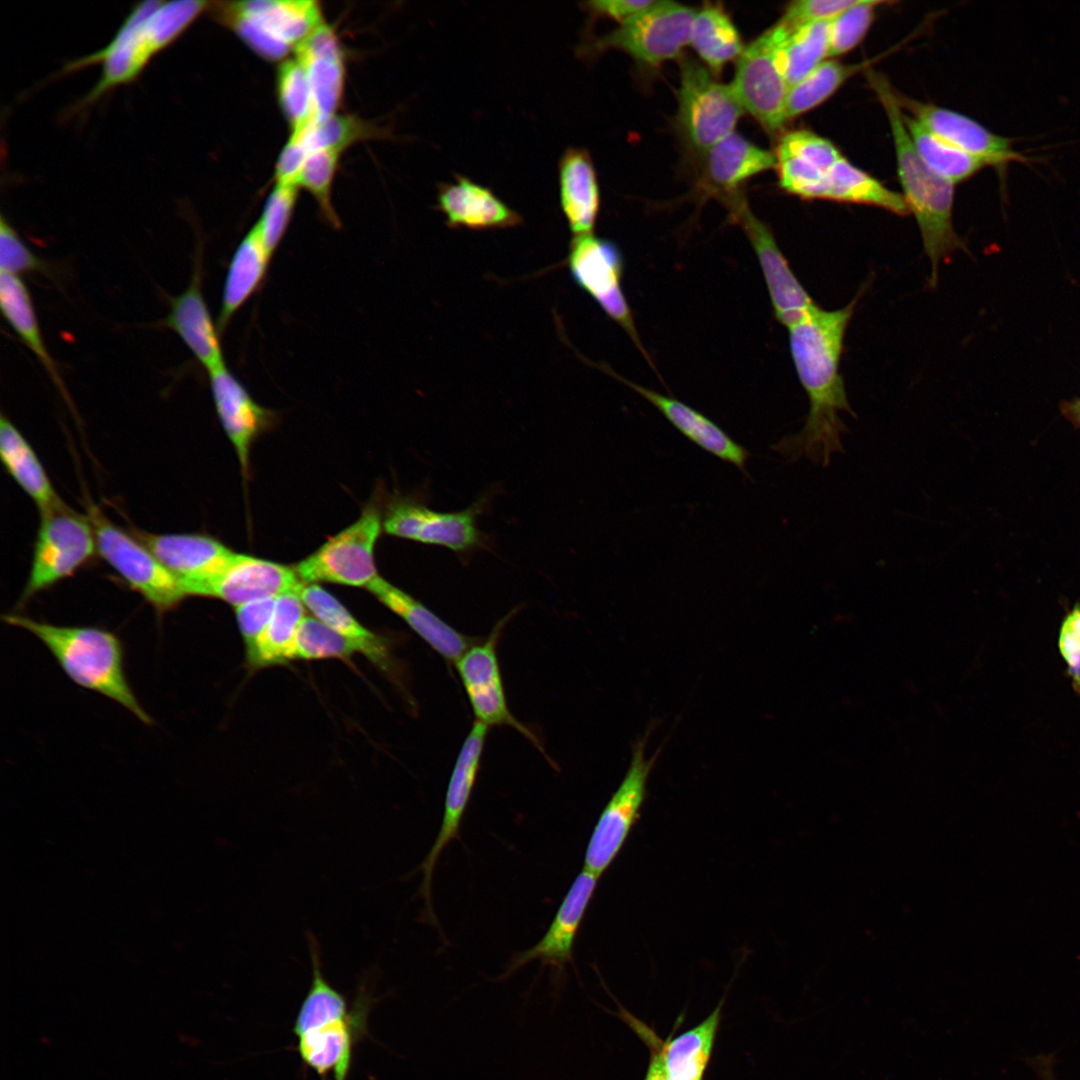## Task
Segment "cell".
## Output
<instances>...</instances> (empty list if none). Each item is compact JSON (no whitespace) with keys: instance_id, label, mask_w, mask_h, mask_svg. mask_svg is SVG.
<instances>
[{"instance_id":"8992f818","label":"cell","mask_w":1080,"mask_h":1080,"mask_svg":"<svg viewBox=\"0 0 1080 1080\" xmlns=\"http://www.w3.org/2000/svg\"><path fill=\"white\" fill-rule=\"evenodd\" d=\"M86 516L97 552L158 613L175 608L186 597L181 582L136 537L112 523L95 505L88 506Z\"/></svg>"},{"instance_id":"e0dca14e","label":"cell","mask_w":1080,"mask_h":1080,"mask_svg":"<svg viewBox=\"0 0 1080 1080\" xmlns=\"http://www.w3.org/2000/svg\"><path fill=\"white\" fill-rule=\"evenodd\" d=\"M296 570L273 561L233 554L193 596L212 597L235 608L243 604L287 593H297L303 586Z\"/></svg>"},{"instance_id":"4dcf8cb0","label":"cell","mask_w":1080,"mask_h":1080,"mask_svg":"<svg viewBox=\"0 0 1080 1080\" xmlns=\"http://www.w3.org/2000/svg\"><path fill=\"white\" fill-rule=\"evenodd\" d=\"M271 258L255 224L239 243L229 264L217 321L220 335L262 283Z\"/></svg>"},{"instance_id":"d590c367","label":"cell","mask_w":1080,"mask_h":1080,"mask_svg":"<svg viewBox=\"0 0 1080 1080\" xmlns=\"http://www.w3.org/2000/svg\"><path fill=\"white\" fill-rule=\"evenodd\" d=\"M690 44L709 70L719 73L723 66L742 54L740 35L723 8L706 5L695 11Z\"/></svg>"},{"instance_id":"cb8c5ba5","label":"cell","mask_w":1080,"mask_h":1080,"mask_svg":"<svg viewBox=\"0 0 1080 1080\" xmlns=\"http://www.w3.org/2000/svg\"><path fill=\"white\" fill-rule=\"evenodd\" d=\"M163 323L180 337L208 373L226 366L220 334L202 294L199 268L194 270L187 288L171 298Z\"/></svg>"},{"instance_id":"8fae6325","label":"cell","mask_w":1080,"mask_h":1080,"mask_svg":"<svg viewBox=\"0 0 1080 1080\" xmlns=\"http://www.w3.org/2000/svg\"><path fill=\"white\" fill-rule=\"evenodd\" d=\"M381 526L379 512L367 507L353 524L297 564L298 577L305 584L367 587L378 576L374 549Z\"/></svg>"},{"instance_id":"e575fe53","label":"cell","mask_w":1080,"mask_h":1080,"mask_svg":"<svg viewBox=\"0 0 1080 1080\" xmlns=\"http://www.w3.org/2000/svg\"><path fill=\"white\" fill-rule=\"evenodd\" d=\"M305 608L297 593L277 597L269 624L255 644L246 651L250 668L259 669L293 660L296 635L306 617Z\"/></svg>"},{"instance_id":"680465c9","label":"cell","mask_w":1080,"mask_h":1080,"mask_svg":"<svg viewBox=\"0 0 1080 1080\" xmlns=\"http://www.w3.org/2000/svg\"><path fill=\"white\" fill-rule=\"evenodd\" d=\"M1064 414L1074 423L1080 425V399L1066 402L1063 407Z\"/></svg>"},{"instance_id":"c3c4849f","label":"cell","mask_w":1080,"mask_h":1080,"mask_svg":"<svg viewBox=\"0 0 1080 1080\" xmlns=\"http://www.w3.org/2000/svg\"><path fill=\"white\" fill-rule=\"evenodd\" d=\"M775 154L796 157L824 172H828L843 157L830 140L806 129L785 133L779 140Z\"/></svg>"},{"instance_id":"ab89813d","label":"cell","mask_w":1080,"mask_h":1080,"mask_svg":"<svg viewBox=\"0 0 1080 1080\" xmlns=\"http://www.w3.org/2000/svg\"><path fill=\"white\" fill-rule=\"evenodd\" d=\"M830 21L802 26L777 47L776 65L789 88L807 77L828 57Z\"/></svg>"},{"instance_id":"681fc988","label":"cell","mask_w":1080,"mask_h":1080,"mask_svg":"<svg viewBox=\"0 0 1080 1080\" xmlns=\"http://www.w3.org/2000/svg\"><path fill=\"white\" fill-rule=\"evenodd\" d=\"M297 186L276 184L268 197L263 213L256 223L263 242L271 255L281 242L297 199Z\"/></svg>"},{"instance_id":"4316f807","label":"cell","mask_w":1080,"mask_h":1080,"mask_svg":"<svg viewBox=\"0 0 1080 1080\" xmlns=\"http://www.w3.org/2000/svg\"><path fill=\"white\" fill-rule=\"evenodd\" d=\"M562 212L573 237L593 234L600 208L597 174L589 153L569 147L558 168Z\"/></svg>"},{"instance_id":"7c38bea8","label":"cell","mask_w":1080,"mask_h":1080,"mask_svg":"<svg viewBox=\"0 0 1080 1080\" xmlns=\"http://www.w3.org/2000/svg\"><path fill=\"white\" fill-rule=\"evenodd\" d=\"M648 736L649 731L634 742L629 768L601 812L588 842L584 869L598 877L617 857L640 817L648 778L658 758V752L649 759L645 756Z\"/></svg>"},{"instance_id":"f5cc1de1","label":"cell","mask_w":1080,"mask_h":1080,"mask_svg":"<svg viewBox=\"0 0 1080 1080\" xmlns=\"http://www.w3.org/2000/svg\"><path fill=\"white\" fill-rule=\"evenodd\" d=\"M1057 645L1072 688L1080 696V603L1065 614L1059 627Z\"/></svg>"},{"instance_id":"ba28073f","label":"cell","mask_w":1080,"mask_h":1080,"mask_svg":"<svg viewBox=\"0 0 1080 1080\" xmlns=\"http://www.w3.org/2000/svg\"><path fill=\"white\" fill-rule=\"evenodd\" d=\"M95 552V534L87 516L67 506L41 513L31 569L19 604L72 576Z\"/></svg>"},{"instance_id":"f546056e","label":"cell","mask_w":1080,"mask_h":1080,"mask_svg":"<svg viewBox=\"0 0 1080 1080\" xmlns=\"http://www.w3.org/2000/svg\"><path fill=\"white\" fill-rule=\"evenodd\" d=\"M0 455L10 476L41 513L66 506L55 491L32 446L5 415L0 417Z\"/></svg>"},{"instance_id":"9c48e42d","label":"cell","mask_w":1080,"mask_h":1080,"mask_svg":"<svg viewBox=\"0 0 1080 1080\" xmlns=\"http://www.w3.org/2000/svg\"><path fill=\"white\" fill-rule=\"evenodd\" d=\"M680 67L679 122L690 144L707 152L734 132L744 109L731 84L716 81L694 59L683 58Z\"/></svg>"},{"instance_id":"603a6c76","label":"cell","mask_w":1080,"mask_h":1080,"mask_svg":"<svg viewBox=\"0 0 1080 1080\" xmlns=\"http://www.w3.org/2000/svg\"><path fill=\"white\" fill-rule=\"evenodd\" d=\"M436 202L435 208L453 229H507L523 222L522 216L490 188L459 174L453 182L438 184Z\"/></svg>"},{"instance_id":"11a10c76","label":"cell","mask_w":1080,"mask_h":1080,"mask_svg":"<svg viewBox=\"0 0 1080 1080\" xmlns=\"http://www.w3.org/2000/svg\"><path fill=\"white\" fill-rule=\"evenodd\" d=\"M618 1014L646 1043L650 1051V1061L644 1080H666L662 1045L663 1040L659 1038L652 1029L647 1027L645 1023L639 1021L627 1011L620 1009Z\"/></svg>"},{"instance_id":"74e56055","label":"cell","mask_w":1080,"mask_h":1080,"mask_svg":"<svg viewBox=\"0 0 1080 1080\" xmlns=\"http://www.w3.org/2000/svg\"><path fill=\"white\" fill-rule=\"evenodd\" d=\"M903 121L923 162L948 182L954 185L963 182L990 166L985 160L937 137L911 116L903 113Z\"/></svg>"},{"instance_id":"ffe728a7","label":"cell","mask_w":1080,"mask_h":1080,"mask_svg":"<svg viewBox=\"0 0 1080 1080\" xmlns=\"http://www.w3.org/2000/svg\"><path fill=\"white\" fill-rule=\"evenodd\" d=\"M135 537L181 582L186 596L233 554L217 539L188 533L134 532Z\"/></svg>"},{"instance_id":"d6a6232c","label":"cell","mask_w":1080,"mask_h":1080,"mask_svg":"<svg viewBox=\"0 0 1080 1080\" xmlns=\"http://www.w3.org/2000/svg\"><path fill=\"white\" fill-rule=\"evenodd\" d=\"M723 1001L698 1025L663 1041L666 1080H704L721 1020Z\"/></svg>"},{"instance_id":"f6af8a7d","label":"cell","mask_w":1080,"mask_h":1080,"mask_svg":"<svg viewBox=\"0 0 1080 1080\" xmlns=\"http://www.w3.org/2000/svg\"><path fill=\"white\" fill-rule=\"evenodd\" d=\"M340 152L329 149L308 153L297 178V187H303L317 201L322 215L338 227L340 222L331 204V188L336 174Z\"/></svg>"},{"instance_id":"ee69618b","label":"cell","mask_w":1080,"mask_h":1080,"mask_svg":"<svg viewBox=\"0 0 1080 1080\" xmlns=\"http://www.w3.org/2000/svg\"><path fill=\"white\" fill-rule=\"evenodd\" d=\"M355 647L315 617H305L296 635L293 660L340 659L349 661Z\"/></svg>"},{"instance_id":"8d00e7d4","label":"cell","mask_w":1080,"mask_h":1080,"mask_svg":"<svg viewBox=\"0 0 1080 1080\" xmlns=\"http://www.w3.org/2000/svg\"><path fill=\"white\" fill-rule=\"evenodd\" d=\"M829 201L875 206L906 216L908 206L897 193L842 157L829 171Z\"/></svg>"},{"instance_id":"1f68e13d","label":"cell","mask_w":1080,"mask_h":1080,"mask_svg":"<svg viewBox=\"0 0 1080 1080\" xmlns=\"http://www.w3.org/2000/svg\"><path fill=\"white\" fill-rule=\"evenodd\" d=\"M706 175L710 183L724 192L733 191L750 177L776 167L774 153L762 149L732 132L707 152Z\"/></svg>"},{"instance_id":"30bf717a","label":"cell","mask_w":1080,"mask_h":1080,"mask_svg":"<svg viewBox=\"0 0 1080 1080\" xmlns=\"http://www.w3.org/2000/svg\"><path fill=\"white\" fill-rule=\"evenodd\" d=\"M791 32L779 21L744 48L731 86L744 110L775 135L787 122L788 85L776 65V50Z\"/></svg>"},{"instance_id":"ac0fdd59","label":"cell","mask_w":1080,"mask_h":1080,"mask_svg":"<svg viewBox=\"0 0 1080 1080\" xmlns=\"http://www.w3.org/2000/svg\"><path fill=\"white\" fill-rule=\"evenodd\" d=\"M479 504L458 512H440L422 504L399 501L393 504L383 521L386 533L438 545L453 551H468L481 544L476 525Z\"/></svg>"},{"instance_id":"f35d334b","label":"cell","mask_w":1080,"mask_h":1080,"mask_svg":"<svg viewBox=\"0 0 1080 1080\" xmlns=\"http://www.w3.org/2000/svg\"><path fill=\"white\" fill-rule=\"evenodd\" d=\"M302 1060L319 1075L333 1070L335 1080H345L352 1055V1029L346 1019L312 1029L298 1037Z\"/></svg>"},{"instance_id":"816d5d0a","label":"cell","mask_w":1080,"mask_h":1080,"mask_svg":"<svg viewBox=\"0 0 1080 1080\" xmlns=\"http://www.w3.org/2000/svg\"><path fill=\"white\" fill-rule=\"evenodd\" d=\"M858 0H798L791 2L779 20L791 33L796 29L833 19Z\"/></svg>"},{"instance_id":"2e32d148","label":"cell","mask_w":1080,"mask_h":1080,"mask_svg":"<svg viewBox=\"0 0 1080 1080\" xmlns=\"http://www.w3.org/2000/svg\"><path fill=\"white\" fill-rule=\"evenodd\" d=\"M501 624L490 636L472 644L455 662L476 721L484 725L510 726L542 750L537 737L511 713L504 691L496 644Z\"/></svg>"},{"instance_id":"484cf974","label":"cell","mask_w":1080,"mask_h":1080,"mask_svg":"<svg viewBox=\"0 0 1080 1080\" xmlns=\"http://www.w3.org/2000/svg\"><path fill=\"white\" fill-rule=\"evenodd\" d=\"M295 54L308 75L315 119L336 114L344 91L345 68L335 32L323 22L296 48Z\"/></svg>"},{"instance_id":"db71d44e","label":"cell","mask_w":1080,"mask_h":1080,"mask_svg":"<svg viewBox=\"0 0 1080 1080\" xmlns=\"http://www.w3.org/2000/svg\"><path fill=\"white\" fill-rule=\"evenodd\" d=\"M276 599L277 597L263 598L235 608L246 651L255 644L269 624L275 610Z\"/></svg>"},{"instance_id":"f1b7e54d","label":"cell","mask_w":1080,"mask_h":1080,"mask_svg":"<svg viewBox=\"0 0 1080 1080\" xmlns=\"http://www.w3.org/2000/svg\"><path fill=\"white\" fill-rule=\"evenodd\" d=\"M298 595L315 618L348 640L357 653L392 677L396 675V664L387 641L362 626L334 596L317 584L305 583Z\"/></svg>"},{"instance_id":"d6986e66","label":"cell","mask_w":1080,"mask_h":1080,"mask_svg":"<svg viewBox=\"0 0 1080 1080\" xmlns=\"http://www.w3.org/2000/svg\"><path fill=\"white\" fill-rule=\"evenodd\" d=\"M902 109L931 133L949 144L985 160L990 166L1026 161L1012 148V139L997 135L976 120L944 107L908 98L896 92Z\"/></svg>"},{"instance_id":"7dc6e473","label":"cell","mask_w":1080,"mask_h":1080,"mask_svg":"<svg viewBox=\"0 0 1080 1080\" xmlns=\"http://www.w3.org/2000/svg\"><path fill=\"white\" fill-rule=\"evenodd\" d=\"M889 3V1L858 0L831 19L828 57L840 56L854 49L871 27L876 8Z\"/></svg>"},{"instance_id":"5b68a950","label":"cell","mask_w":1080,"mask_h":1080,"mask_svg":"<svg viewBox=\"0 0 1080 1080\" xmlns=\"http://www.w3.org/2000/svg\"><path fill=\"white\" fill-rule=\"evenodd\" d=\"M216 20L269 60L284 58L323 23L315 1L211 2Z\"/></svg>"},{"instance_id":"d4e9b609","label":"cell","mask_w":1080,"mask_h":1080,"mask_svg":"<svg viewBox=\"0 0 1080 1080\" xmlns=\"http://www.w3.org/2000/svg\"><path fill=\"white\" fill-rule=\"evenodd\" d=\"M616 378L656 407L692 443L747 474L746 464L750 453L715 422L673 397L660 394L619 376Z\"/></svg>"},{"instance_id":"5bb4252c","label":"cell","mask_w":1080,"mask_h":1080,"mask_svg":"<svg viewBox=\"0 0 1080 1080\" xmlns=\"http://www.w3.org/2000/svg\"><path fill=\"white\" fill-rule=\"evenodd\" d=\"M759 261L775 316L787 328L801 321L817 304L801 285L772 232L740 197L728 199Z\"/></svg>"},{"instance_id":"7bdbcfd3","label":"cell","mask_w":1080,"mask_h":1080,"mask_svg":"<svg viewBox=\"0 0 1080 1080\" xmlns=\"http://www.w3.org/2000/svg\"><path fill=\"white\" fill-rule=\"evenodd\" d=\"M279 103L292 127L298 132L315 120L312 89L304 65L295 57L282 63L278 72Z\"/></svg>"},{"instance_id":"9a60e30c","label":"cell","mask_w":1080,"mask_h":1080,"mask_svg":"<svg viewBox=\"0 0 1080 1080\" xmlns=\"http://www.w3.org/2000/svg\"><path fill=\"white\" fill-rule=\"evenodd\" d=\"M489 727L475 721L466 736L448 783L440 830L420 865L423 874L419 893L424 900L427 919L435 921L432 910V878L444 849L459 836L460 826L480 770L481 757Z\"/></svg>"},{"instance_id":"44dd1931","label":"cell","mask_w":1080,"mask_h":1080,"mask_svg":"<svg viewBox=\"0 0 1080 1080\" xmlns=\"http://www.w3.org/2000/svg\"><path fill=\"white\" fill-rule=\"evenodd\" d=\"M598 876L583 869L572 883L544 936L529 949L517 953L507 966L505 977L532 961L557 970L572 960L579 927L596 889Z\"/></svg>"},{"instance_id":"7a4b0ae2","label":"cell","mask_w":1080,"mask_h":1080,"mask_svg":"<svg viewBox=\"0 0 1080 1080\" xmlns=\"http://www.w3.org/2000/svg\"><path fill=\"white\" fill-rule=\"evenodd\" d=\"M211 2L149 0L134 5L112 39L98 51L71 61L62 74L100 66L96 84L72 108L78 112L112 90L134 82L155 56L179 39Z\"/></svg>"},{"instance_id":"f907efd6","label":"cell","mask_w":1080,"mask_h":1080,"mask_svg":"<svg viewBox=\"0 0 1080 1080\" xmlns=\"http://www.w3.org/2000/svg\"><path fill=\"white\" fill-rule=\"evenodd\" d=\"M47 265L23 242L15 229L1 215L0 272L19 276L20 273L47 272Z\"/></svg>"},{"instance_id":"9f6ffc18","label":"cell","mask_w":1080,"mask_h":1080,"mask_svg":"<svg viewBox=\"0 0 1080 1080\" xmlns=\"http://www.w3.org/2000/svg\"><path fill=\"white\" fill-rule=\"evenodd\" d=\"M656 0H597L582 3L591 16H606L620 24L652 6Z\"/></svg>"},{"instance_id":"bcb514c9","label":"cell","mask_w":1080,"mask_h":1080,"mask_svg":"<svg viewBox=\"0 0 1080 1080\" xmlns=\"http://www.w3.org/2000/svg\"><path fill=\"white\" fill-rule=\"evenodd\" d=\"M368 134L369 129L359 120L338 114L315 119L302 130L292 133L309 152L321 149L341 152Z\"/></svg>"},{"instance_id":"3957f363","label":"cell","mask_w":1080,"mask_h":1080,"mask_svg":"<svg viewBox=\"0 0 1080 1080\" xmlns=\"http://www.w3.org/2000/svg\"><path fill=\"white\" fill-rule=\"evenodd\" d=\"M867 77L890 125L902 195L909 213L916 219L930 260L929 282L936 285L940 261L964 248L952 221L955 185L933 172L917 153L904 124L896 91L886 78L874 71H868Z\"/></svg>"},{"instance_id":"b9f144b4","label":"cell","mask_w":1080,"mask_h":1080,"mask_svg":"<svg viewBox=\"0 0 1080 1080\" xmlns=\"http://www.w3.org/2000/svg\"><path fill=\"white\" fill-rule=\"evenodd\" d=\"M865 64H844L836 60L822 62L807 77L789 88L786 120L794 119L825 102Z\"/></svg>"},{"instance_id":"52a82bcc","label":"cell","mask_w":1080,"mask_h":1080,"mask_svg":"<svg viewBox=\"0 0 1080 1080\" xmlns=\"http://www.w3.org/2000/svg\"><path fill=\"white\" fill-rule=\"evenodd\" d=\"M695 11L677 2L656 0L615 30L582 46L581 54L618 49L642 64L657 66L678 57L690 44Z\"/></svg>"},{"instance_id":"4fadbf2b","label":"cell","mask_w":1080,"mask_h":1080,"mask_svg":"<svg viewBox=\"0 0 1080 1080\" xmlns=\"http://www.w3.org/2000/svg\"><path fill=\"white\" fill-rule=\"evenodd\" d=\"M567 266L574 282L627 332L647 357L622 290L623 257L617 245L593 234L573 237Z\"/></svg>"},{"instance_id":"277c9868","label":"cell","mask_w":1080,"mask_h":1080,"mask_svg":"<svg viewBox=\"0 0 1080 1080\" xmlns=\"http://www.w3.org/2000/svg\"><path fill=\"white\" fill-rule=\"evenodd\" d=\"M3 620L36 636L77 685L114 700L145 724L152 723L127 682L122 645L114 633L91 626L52 625L18 614L4 615Z\"/></svg>"},{"instance_id":"60d3db41","label":"cell","mask_w":1080,"mask_h":1080,"mask_svg":"<svg viewBox=\"0 0 1080 1080\" xmlns=\"http://www.w3.org/2000/svg\"><path fill=\"white\" fill-rule=\"evenodd\" d=\"M307 942L312 963V981L295 1020L293 1032L298 1037L312 1029L345 1019L347 1008L344 996L333 988L323 975L320 946L310 932L307 933Z\"/></svg>"},{"instance_id":"6da1fadb","label":"cell","mask_w":1080,"mask_h":1080,"mask_svg":"<svg viewBox=\"0 0 1080 1080\" xmlns=\"http://www.w3.org/2000/svg\"><path fill=\"white\" fill-rule=\"evenodd\" d=\"M859 300L835 310L818 305L788 328L791 356L808 396L809 411L802 429L772 446L788 462L807 459L826 467L836 453L844 451L842 437L848 429L841 413L854 415L849 404L840 359L844 336Z\"/></svg>"},{"instance_id":"7402d4cb","label":"cell","mask_w":1080,"mask_h":1080,"mask_svg":"<svg viewBox=\"0 0 1080 1080\" xmlns=\"http://www.w3.org/2000/svg\"><path fill=\"white\" fill-rule=\"evenodd\" d=\"M209 378L217 415L246 476L251 446L271 426L274 412L255 402L226 366L210 372Z\"/></svg>"},{"instance_id":"6f0895ef","label":"cell","mask_w":1080,"mask_h":1080,"mask_svg":"<svg viewBox=\"0 0 1080 1080\" xmlns=\"http://www.w3.org/2000/svg\"><path fill=\"white\" fill-rule=\"evenodd\" d=\"M308 153L303 143L296 136L291 135L276 165V184L297 186V178Z\"/></svg>"},{"instance_id":"836d02e7","label":"cell","mask_w":1080,"mask_h":1080,"mask_svg":"<svg viewBox=\"0 0 1080 1080\" xmlns=\"http://www.w3.org/2000/svg\"><path fill=\"white\" fill-rule=\"evenodd\" d=\"M0 307L11 328L37 357L60 392L66 396L57 365L42 337L29 291L19 276L0 272Z\"/></svg>"},{"instance_id":"83f0119b","label":"cell","mask_w":1080,"mask_h":1080,"mask_svg":"<svg viewBox=\"0 0 1080 1080\" xmlns=\"http://www.w3.org/2000/svg\"><path fill=\"white\" fill-rule=\"evenodd\" d=\"M366 588L448 661L455 663L476 642L452 628L420 601L379 575Z\"/></svg>"}]
</instances>
